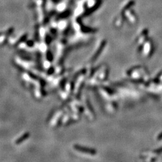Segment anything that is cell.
I'll return each mask as SVG.
<instances>
[{"mask_svg": "<svg viewBox=\"0 0 162 162\" xmlns=\"http://www.w3.org/2000/svg\"><path fill=\"white\" fill-rule=\"evenodd\" d=\"M31 41H28V43H27V45L29 46H33V43H31Z\"/></svg>", "mask_w": 162, "mask_h": 162, "instance_id": "cell-4", "label": "cell"}, {"mask_svg": "<svg viewBox=\"0 0 162 162\" xmlns=\"http://www.w3.org/2000/svg\"><path fill=\"white\" fill-rule=\"evenodd\" d=\"M54 70H55V69L53 67H50L48 70V75H52L54 72Z\"/></svg>", "mask_w": 162, "mask_h": 162, "instance_id": "cell-3", "label": "cell"}, {"mask_svg": "<svg viewBox=\"0 0 162 162\" xmlns=\"http://www.w3.org/2000/svg\"><path fill=\"white\" fill-rule=\"evenodd\" d=\"M29 136H30V134H29V132H26V133H25L24 134H22L21 136L19 137V138L15 141V144L16 145L20 144V143H22L23 142H24L25 141L28 139V138H29Z\"/></svg>", "mask_w": 162, "mask_h": 162, "instance_id": "cell-1", "label": "cell"}, {"mask_svg": "<svg viewBox=\"0 0 162 162\" xmlns=\"http://www.w3.org/2000/svg\"><path fill=\"white\" fill-rule=\"evenodd\" d=\"M46 58H47L48 60L50 62L52 61L53 59H54L52 53L50 51H48L47 54H46Z\"/></svg>", "mask_w": 162, "mask_h": 162, "instance_id": "cell-2", "label": "cell"}]
</instances>
